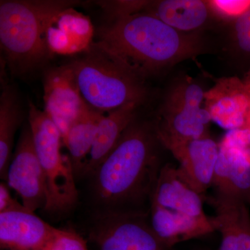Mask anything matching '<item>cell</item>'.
<instances>
[{"instance_id":"cell-10","label":"cell","mask_w":250,"mask_h":250,"mask_svg":"<svg viewBox=\"0 0 250 250\" xmlns=\"http://www.w3.org/2000/svg\"><path fill=\"white\" fill-rule=\"evenodd\" d=\"M170 152L179 162V178L204 198L213 186L220 146L208 136L188 141Z\"/></svg>"},{"instance_id":"cell-11","label":"cell","mask_w":250,"mask_h":250,"mask_svg":"<svg viewBox=\"0 0 250 250\" xmlns=\"http://www.w3.org/2000/svg\"><path fill=\"white\" fill-rule=\"evenodd\" d=\"M146 12L180 32L199 34L218 19L208 1L160 0L136 1L134 12Z\"/></svg>"},{"instance_id":"cell-5","label":"cell","mask_w":250,"mask_h":250,"mask_svg":"<svg viewBox=\"0 0 250 250\" xmlns=\"http://www.w3.org/2000/svg\"><path fill=\"white\" fill-rule=\"evenodd\" d=\"M27 121L45 179L47 201L44 210L64 213L77 203L79 192L70 157L62 154V134L48 115L30 100Z\"/></svg>"},{"instance_id":"cell-17","label":"cell","mask_w":250,"mask_h":250,"mask_svg":"<svg viewBox=\"0 0 250 250\" xmlns=\"http://www.w3.org/2000/svg\"><path fill=\"white\" fill-rule=\"evenodd\" d=\"M215 192L250 205V162L228 143L220 146L213 186Z\"/></svg>"},{"instance_id":"cell-23","label":"cell","mask_w":250,"mask_h":250,"mask_svg":"<svg viewBox=\"0 0 250 250\" xmlns=\"http://www.w3.org/2000/svg\"><path fill=\"white\" fill-rule=\"evenodd\" d=\"M208 2L217 18L229 22L234 21L250 8V0H213Z\"/></svg>"},{"instance_id":"cell-13","label":"cell","mask_w":250,"mask_h":250,"mask_svg":"<svg viewBox=\"0 0 250 250\" xmlns=\"http://www.w3.org/2000/svg\"><path fill=\"white\" fill-rule=\"evenodd\" d=\"M207 201L215 209L217 231L222 241L217 250H250V213L245 202L215 192L206 195Z\"/></svg>"},{"instance_id":"cell-1","label":"cell","mask_w":250,"mask_h":250,"mask_svg":"<svg viewBox=\"0 0 250 250\" xmlns=\"http://www.w3.org/2000/svg\"><path fill=\"white\" fill-rule=\"evenodd\" d=\"M161 143L155 123L135 118L119 143L93 174L92 192L98 215H149L162 167Z\"/></svg>"},{"instance_id":"cell-25","label":"cell","mask_w":250,"mask_h":250,"mask_svg":"<svg viewBox=\"0 0 250 250\" xmlns=\"http://www.w3.org/2000/svg\"><path fill=\"white\" fill-rule=\"evenodd\" d=\"M208 250V249H202V250Z\"/></svg>"},{"instance_id":"cell-7","label":"cell","mask_w":250,"mask_h":250,"mask_svg":"<svg viewBox=\"0 0 250 250\" xmlns=\"http://www.w3.org/2000/svg\"><path fill=\"white\" fill-rule=\"evenodd\" d=\"M89 238L100 250H170L153 231L149 215L111 213L97 216Z\"/></svg>"},{"instance_id":"cell-8","label":"cell","mask_w":250,"mask_h":250,"mask_svg":"<svg viewBox=\"0 0 250 250\" xmlns=\"http://www.w3.org/2000/svg\"><path fill=\"white\" fill-rule=\"evenodd\" d=\"M5 182L17 192L28 210L45 209L47 201L45 179L28 122L21 131Z\"/></svg>"},{"instance_id":"cell-4","label":"cell","mask_w":250,"mask_h":250,"mask_svg":"<svg viewBox=\"0 0 250 250\" xmlns=\"http://www.w3.org/2000/svg\"><path fill=\"white\" fill-rule=\"evenodd\" d=\"M70 64L82 98L94 111L105 115L146 98L145 80L99 41Z\"/></svg>"},{"instance_id":"cell-12","label":"cell","mask_w":250,"mask_h":250,"mask_svg":"<svg viewBox=\"0 0 250 250\" xmlns=\"http://www.w3.org/2000/svg\"><path fill=\"white\" fill-rule=\"evenodd\" d=\"M57 229L24 206L0 213L1 250H37Z\"/></svg>"},{"instance_id":"cell-9","label":"cell","mask_w":250,"mask_h":250,"mask_svg":"<svg viewBox=\"0 0 250 250\" xmlns=\"http://www.w3.org/2000/svg\"><path fill=\"white\" fill-rule=\"evenodd\" d=\"M43 111L65 141L72 125L88 108L70 63L48 69L44 75Z\"/></svg>"},{"instance_id":"cell-6","label":"cell","mask_w":250,"mask_h":250,"mask_svg":"<svg viewBox=\"0 0 250 250\" xmlns=\"http://www.w3.org/2000/svg\"><path fill=\"white\" fill-rule=\"evenodd\" d=\"M205 93L198 83L179 81L169 90L157 119L156 132L167 150L188 141L208 136L212 120L208 108H204Z\"/></svg>"},{"instance_id":"cell-18","label":"cell","mask_w":250,"mask_h":250,"mask_svg":"<svg viewBox=\"0 0 250 250\" xmlns=\"http://www.w3.org/2000/svg\"><path fill=\"white\" fill-rule=\"evenodd\" d=\"M139 106L137 104H128L103 117L80 177H90L116 147L125 131L136 118Z\"/></svg>"},{"instance_id":"cell-19","label":"cell","mask_w":250,"mask_h":250,"mask_svg":"<svg viewBox=\"0 0 250 250\" xmlns=\"http://www.w3.org/2000/svg\"><path fill=\"white\" fill-rule=\"evenodd\" d=\"M22 120L17 93L12 87L4 86L0 97V176L4 182L14 154L15 135Z\"/></svg>"},{"instance_id":"cell-20","label":"cell","mask_w":250,"mask_h":250,"mask_svg":"<svg viewBox=\"0 0 250 250\" xmlns=\"http://www.w3.org/2000/svg\"><path fill=\"white\" fill-rule=\"evenodd\" d=\"M104 115L88 108L72 125L63 146L68 150L75 177H80L95 142L99 125Z\"/></svg>"},{"instance_id":"cell-16","label":"cell","mask_w":250,"mask_h":250,"mask_svg":"<svg viewBox=\"0 0 250 250\" xmlns=\"http://www.w3.org/2000/svg\"><path fill=\"white\" fill-rule=\"evenodd\" d=\"M152 202L164 208L199 219H207L204 198L179 178L177 167L166 163L156 182Z\"/></svg>"},{"instance_id":"cell-22","label":"cell","mask_w":250,"mask_h":250,"mask_svg":"<svg viewBox=\"0 0 250 250\" xmlns=\"http://www.w3.org/2000/svg\"><path fill=\"white\" fill-rule=\"evenodd\" d=\"M37 250H88L86 241L78 233L58 229Z\"/></svg>"},{"instance_id":"cell-21","label":"cell","mask_w":250,"mask_h":250,"mask_svg":"<svg viewBox=\"0 0 250 250\" xmlns=\"http://www.w3.org/2000/svg\"><path fill=\"white\" fill-rule=\"evenodd\" d=\"M229 23L230 52L243 70H250V8Z\"/></svg>"},{"instance_id":"cell-3","label":"cell","mask_w":250,"mask_h":250,"mask_svg":"<svg viewBox=\"0 0 250 250\" xmlns=\"http://www.w3.org/2000/svg\"><path fill=\"white\" fill-rule=\"evenodd\" d=\"M78 4L69 0L0 1V45L12 75L29 73L52 58L46 39L49 23L56 15Z\"/></svg>"},{"instance_id":"cell-2","label":"cell","mask_w":250,"mask_h":250,"mask_svg":"<svg viewBox=\"0 0 250 250\" xmlns=\"http://www.w3.org/2000/svg\"><path fill=\"white\" fill-rule=\"evenodd\" d=\"M98 41L145 81L205 48L199 34L180 32L146 12L109 18Z\"/></svg>"},{"instance_id":"cell-24","label":"cell","mask_w":250,"mask_h":250,"mask_svg":"<svg viewBox=\"0 0 250 250\" xmlns=\"http://www.w3.org/2000/svg\"><path fill=\"white\" fill-rule=\"evenodd\" d=\"M9 188V186L5 182L0 184V213L24 206L12 197Z\"/></svg>"},{"instance_id":"cell-14","label":"cell","mask_w":250,"mask_h":250,"mask_svg":"<svg viewBox=\"0 0 250 250\" xmlns=\"http://www.w3.org/2000/svg\"><path fill=\"white\" fill-rule=\"evenodd\" d=\"M149 220L156 236L169 250L179 243L217 231L213 217L193 218L167 209L153 202H151Z\"/></svg>"},{"instance_id":"cell-15","label":"cell","mask_w":250,"mask_h":250,"mask_svg":"<svg viewBox=\"0 0 250 250\" xmlns=\"http://www.w3.org/2000/svg\"><path fill=\"white\" fill-rule=\"evenodd\" d=\"M93 26L86 16L75 7L56 15L47 30V43L52 54L83 53L93 43Z\"/></svg>"}]
</instances>
